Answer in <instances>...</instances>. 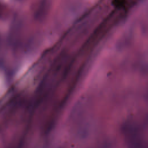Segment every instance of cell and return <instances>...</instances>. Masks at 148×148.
Segmentation results:
<instances>
[{"instance_id": "6da1fadb", "label": "cell", "mask_w": 148, "mask_h": 148, "mask_svg": "<svg viewBox=\"0 0 148 148\" xmlns=\"http://www.w3.org/2000/svg\"><path fill=\"white\" fill-rule=\"evenodd\" d=\"M3 10H4V8H3V5L1 3H0V17L2 16Z\"/></svg>"}]
</instances>
